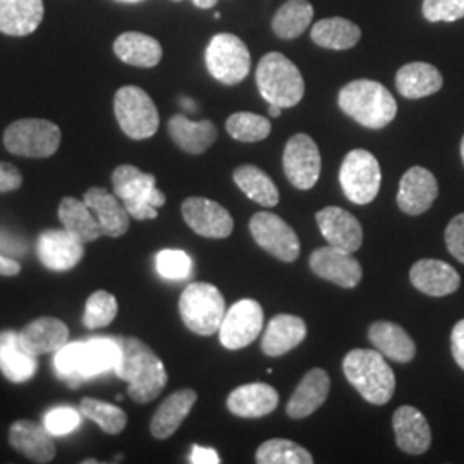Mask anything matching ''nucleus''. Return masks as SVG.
I'll return each instance as SVG.
<instances>
[{"instance_id": "1", "label": "nucleus", "mask_w": 464, "mask_h": 464, "mask_svg": "<svg viewBox=\"0 0 464 464\" xmlns=\"http://www.w3.org/2000/svg\"><path fill=\"white\" fill-rule=\"evenodd\" d=\"M122 356L114 373L128 382V394L134 402L147 404L159 398L167 385V370L162 360L136 337H119Z\"/></svg>"}, {"instance_id": "2", "label": "nucleus", "mask_w": 464, "mask_h": 464, "mask_svg": "<svg viewBox=\"0 0 464 464\" xmlns=\"http://www.w3.org/2000/svg\"><path fill=\"white\" fill-rule=\"evenodd\" d=\"M122 348L119 337H93L84 343H72L59 349L53 366L59 377L78 385L80 382L114 372L121 362Z\"/></svg>"}, {"instance_id": "3", "label": "nucleus", "mask_w": 464, "mask_h": 464, "mask_svg": "<svg viewBox=\"0 0 464 464\" xmlns=\"http://www.w3.org/2000/svg\"><path fill=\"white\" fill-rule=\"evenodd\" d=\"M337 102L346 116L370 130L385 128L398 114V103L392 93L372 80H354L343 86Z\"/></svg>"}, {"instance_id": "4", "label": "nucleus", "mask_w": 464, "mask_h": 464, "mask_svg": "<svg viewBox=\"0 0 464 464\" xmlns=\"http://www.w3.org/2000/svg\"><path fill=\"white\" fill-rule=\"evenodd\" d=\"M349 383L362 394L366 402L387 404L396 391V375L377 349H353L343 362Z\"/></svg>"}, {"instance_id": "5", "label": "nucleus", "mask_w": 464, "mask_h": 464, "mask_svg": "<svg viewBox=\"0 0 464 464\" xmlns=\"http://www.w3.org/2000/svg\"><path fill=\"white\" fill-rule=\"evenodd\" d=\"M256 86L264 100L282 109L298 105L304 97V80L298 67L281 52L262 57L256 67Z\"/></svg>"}, {"instance_id": "6", "label": "nucleus", "mask_w": 464, "mask_h": 464, "mask_svg": "<svg viewBox=\"0 0 464 464\" xmlns=\"http://www.w3.org/2000/svg\"><path fill=\"white\" fill-rule=\"evenodd\" d=\"M114 193L124 203L130 217L136 220L157 218L159 210L166 203V195L157 189L153 174H145L138 167L119 166L112 174Z\"/></svg>"}, {"instance_id": "7", "label": "nucleus", "mask_w": 464, "mask_h": 464, "mask_svg": "<svg viewBox=\"0 0 464 464\" xmlns=\"http://www.w3.org/2000/svg\"><path fill=\"white\" fill-rule=\"evenodd\" d=\"M226 299L214 284L193 282L179 298L184 325L198 335H214L226 316Z\"/></svg>"}, {"instance_id": "8", "label": "nucleus", "mask_w": 464, "mask_h": 464, "mask_svg": "<svg viewBox=\"0 0 464 464\" xmlns=\"http://www.w3.org/2000/svg\"><path fill=\"white\" fill-rule=\"evenodd\" d=\"M114 112L122 133L131 140H149L159 131V111L149 93L140 86H122L117 92Z\"/></svg>"}, {"instance_id": "9", "label": "nucleus", "mask_w": 464, "mask_h": 464, "mask_svg": "<svg viewBox=\"0 0 464 464\" xmlns=\"http://www.w3.org/2000/svg\"><path fill=\"white\" fill-rule=\"evenodd\" d=\"M339 183L346 198L356 205H368L381 191L382 170L379 160L368 150H351L339 170Z\"/></svg>"}, {"instance_id": "10", "label": "nucleus", "mask_w": 464, "mask_h": 464, "mask_svg": "<svg viewBox=\"0 0 464 464\" xmlns=\"http://www.w3.org/2000/svg\"><path fill=\"white\" fill-rule=\"evenodd\" d=\"M4 145L13 155L47 159L61 145V130L45 119H21L5 130Z\"/></svg>"}, {"instance_id": "11", "label": "nucleus", "mask_w": 464, "mask_h": 464, "mask_svg": "<svg viewBox=\"0 0 464 464\" xmlns=\"http://www.w3.org/2000/svg\"><path fill=\"white\" fill-rule=\"evenodd\" d=\"M205 63L208 72L222 84L241 83L251 69V53L236 34H218L210 40Z\"/></svg>"}, {"instance_id": "12", "label": "nucleus", "mask_w": 464, "mask_h": 464, "mask_svg": "<svg viewBox=\"0 0 464 464\" xmlns=\"http://www.w3.org/2000/svg\"><path fill=\"white\" fill-rule=\"evenodd\" d=\"M249 232L256 245L284 264L296 262L301 251L298 234L272 212H258L249 220Z\"/></svg>"}, {"instance_id": "13", "label": "nucleus", "mask_w": 464, "mask_h": 464, "mask_svg": "<svg viewBox=\"0 0 464 464\" xmlns=\"http://www.w3.org/2000/svg\"><path fill=\"white\" fill-rule=\"evenodd\" d=\"M264 329V308L255 299H241L234 303L226 312L222 325L218 329L220 344L226 349L249 346Z\"/></svg>"}, {"instance_id": "14", "label": "nucleus", "mask_w": 464, "mask_h": 464, "mask_svg": "<svg viewBox=\"0 0 464 464\" xmlns=\"http://www.w3.org/2000/svg\"><path fill=\"white\" fill-rule=\"evenodd\" d=\"M282 166L287 181L298 189H312L322 172V157L315 141L308 134L298 133L285 143Z\"/></svg>"}, {"instance_id": "15", "label": "nucleus", "mask_w": 464, "mask_h": 464, "mask_svg": "<svg viewBox=\"0 0 464 464\" xmlns=\"http://www.w3.org/2000/svg\"><path fill=\"white\" fill-rule=\"evenodd\" d=\"M181 212L189 229L208 239H226L234 229L231 214L214 199L201 197L184 199Z\"/></svg>"}, {"instance_id": "16", "label": "nucleus", "mask_w": 464, "mask_h": 464, "mask_svg": "<svg viewBox=\"0 0 464 464\" xmlns=\"http://www.w3.org/2000/svg\"><path fill=\"white\" fill-rule=\"evenodd\" d=\"M310 268L320 279L334 282L344 289L356 287L363 277V268L353 253L334 248L331 245L316 248L310 255Z\"/></svg>"}, {"instance_id": "17", "label": "nucleus", "mask_w": 464, "mask_h": 464, "mask_svg": "<svg viewBox=\"0 0 464 464\" xmlns=\"http://www.w3.org/2000/svg\"><path fill=\"white\" fill-rule=\"evenodd\" d=\"M439 197V183L425 167L408 169L399 183L398 207L406 216H421Z\"/></svg>"}, {"instance_id": "18", "label": "nucleus", "mask_w": 464, "mask_h": 464, "mask_svg": "<svg viewBox=\"0 0 464 464\" xmlns=\"http://www.w3.org/2000/svg\"><path fill=\"white\" fill-rule=\"evenodd\" d=\"M316 224L325 241L334 248L354 253L363 245V227L360 220L341 207H325L316 212Z\"/></svg>"}, {"instance_id": "19", "label": "nucleus", "mask_w": 464, "mask_h": 464, "mask_svg": "<svg viewBox=\"0 0 464 464\" xmlns=\"http://www.w3.org/2000/svg\"><path fill=\"white\" fill-rule=\"evenodd\" d=\"M83 245L66 229L42 232L38 237V258L50 270H71L83 260Z\"/></svg>"}, {"instance_id": "20", "label": "nucleus", "mask_w": 464, "mask_h": 464, "mask_svg": "<svg viewBox=\"0 0 464 464\" xmlns=\"http://www.w3.org/2000/svg\"><path fill=\"white\" fill-rule=\"evenodd\" d=\"M410 281L420 293L433 298H442L459 289L461 276L446 262L425 258L411 266Z\"/></svg>"}, {"instance_id": "21", "label": "nucleus", "mask_w": 464, "mask_h": 464, "mask_svg": "<svg viewBox=\"0 0 464 464\" xmlns=\"http://www.w3.org/2000/svg\"><path fill=\"white\" fill-rule=\"evenodd\" d=\"M279 406V392L264 382H253L234 389L227 398V410L239 418H264Z\"/></svg>"}, {"instance_id": "22", "label": "nucleus", "mask_w": 464, "mask_h": 464, "mask_svg": "<svg viewBox=\"0 0 464 464\" xmlns=\"http://www.w3.org/2000/svg\"><path fill=\"white\" fill-rule=\"evenodd\" d=\"M396 444L408 454H423L430 449L431 430L427 418L415 406H401L392 416Z\"/></svg>"}, {"instance_id": "23", "label": "nucleus", "mask_w": 464, "mask_h": 464, "mask_svg": "<svg viewBox=\"0 0 464 464\" xmlns=\"http://www.w3.org/2000/svg\"><path fill=\"white\" fill-rule=\"evenodd\" d=\"M331 392V379L329 373L322 368L310 370L296 387L295 394L285 406V413L295 420H303L314 415L318 408L329 398Z\"/></svg>"}, {"instance_id": "24", "label": "nucleus", "mask_w": 464, "mask_h": 464, "mask_svg": "<svg viewBox=\"0 0 464 464\" xmlns=\"http://www.w3.org/2000/svg\"><path fill=\"white\" fill-rule=\"evenodd\" d=\"M84 201L99 220L103 236L121 237L130 229V214L117 195L103 188H90L84 193Z\"/></svg>"}, {"instance_id": "25", "label": "nucleus", "mask_w": 464, "mask_h": 464, "mask_svg": "<svg viewBox=\"0 0 464 464\" xmlns=\"http://www.w3.org/2000/svg\"><path fill=\"white\" fill-rule=\"evenodd\" d=\"M67 339H69V329L66 324L52 316L36 318L19 332V341L23 348L30 351L34 356L57 353L59 349L66 346Z\"/></svg>"}, {"instance_id": "26", "label": "nucleus", "mask_w": 464, "mask_h": 464, "mask_svg": "<svg viewBox=\"0 0 464 464\" xmlns=\"http://www.w3.org/2000/svg\"><path fill=\"white\" fill-rule=\"evenodd\" d=\"M53 435L30 420H19L9 430V442L34 463H50L55 458Z\"/></svg>"}, {"instance_id": "27", "label": "nucleus", "mask_w": 464, "mask_h": 464, "mask_svg": "<svg viewBox=\"0 0 464 464\" xmlns=\"http://www.w3.org/2000/svg\"><path fill=\"white\" fill-rule=\"evenodd\" d=\"M308 327L303 318L296 315L281 314L276 315L266 325L264 339H262V351L270 358L284 356L285 353L298 348L304 341Z\"/></svg>"}, {"instance_id": "28", "label": "nucleus", "mask_w": 464, "mask_h": 464, "mask_svg": "<svg viewBox=\"0 0 464 464\" xmlns=\"http://www.w3.org/2000/svg\"><path fill=\"white\" fill-rule=\"evenodd\" d=\"M368 339L373 348L381 351L382 354L398 363H410L416 356L415 341L410 334L394 322L381 320L370 325Z\"/></svg>"}, {"instance_id": "29", "label": "nucleus", "mask_w": 464, "mask_h": 464, "mask_svg": "<svg viewBox=\"0 0 464 464\" xmlns=\"http://www.w3.org/2000/svg\"><path fill=\"white\" fill-rule=\"evenodd\" d=\"M44 21V0H0V32L9 36L34 34Z\"/></svg>"}, {"instance_id": "30", "label": "nucleus", "mask_w": 464, "mask_h": 464, "mask_svg": "<svg viewBox=\"0 0 464 464\" xmlns=\"http://www.w3.org/2000/svg\"><path fill=\"white\" fill-rule=\"evenodd\" d=\"M197 392L193 389H183L169 398L159 406L155 415L150 423V431L155 439H169L174 435L176 430L181 427L186 416L191 413L195 402H197Z\"/></svg>"}, {"instance_id": "31", "label": "nucleus", "mask_w": 464, "mask_h": 464, "mask_svg": "<svg viewBox=\"0 0 464 464\" xmlns=\"http://www.w3.org/2000/svg\"><path fill=\"white\" fill-rule=\"evenodd\" d=\"M169 134L179 149L189 155H201L217 140V128L212 121H189L183 114H176L169 121Z\"/></svg>"}, {"instance_id": "32", "label": "nucleus", "mask_w": 464, "mask_h": 464, "mask_svg": "<svg viewBox=\"0 0 464 464\" xmlns=\"http://www.w3.org/2000/svg\"><path fill=\"white\" fill-rule=\"evenodd\" d=\"M36 356L23 348L19 334L5 331L0 334V372L11 382L30 381L36 373Z\"/></svg>"}, {"instance_id": "33", "label": "nucleus", "mask_w": 464, "mask_h": 464, "mask_svg": "<svg viewBox=\"0 0 464 464\" xmlns=\"http://www.w3.org/2000/svg\"><path fill=\"white\" fill-rule=\"evenodd\" d=\"M444 84L440 71L427 63H410L396 74V88L404 99L418 100L437 93Z\"/></svg>"}, {"instance_id": "34", "label": "nucleus", "mask_w": 464, "mask_h": 464, "mask_svg": "<svg viewBox=\"0 0 464 464\" xmlns=\"http://www.w3.org/2000/svg\"><path fill=\"white\" fill-rule=\"evenodd\" d=\"M114 53L130 66L155 67L162 59V45L149 34L128 32L117 36Z\"/></svg>"}, {"instance_id": "35", "label": "nucleus", "mask_w": 464, "mask_h": 464, "mask_svg": "<svg viewBox=\"0 0 464 464\" xmlns=\"http://www.w3.org/2000/svg\"><path fill=\"white\" fill-rule=\"evenodd\" d=\"M59 218L66 231L83 243L97 241L102 234L99 220L84 199L66 197L59 205Z\"/></svg>"}, {"instance_id": "36", "label": "nucleus", "mask_w": 464, "mask_h": 464, "mask_svg": "<svg viewBox=\"0 0 464 464\" xmlns=\"http://www.w3.org/2000/svg\"><path fill=\"white\" fill-rule=\"evenodd\" d=\"M362 38L358 24L344 17H329L318 21L312 28V40L318 47L331 50L353 49Z\"/></svg>"}, {"instance_id": "37", "label": "nucleus", "mask_w": 464, "mask_h": 464, "mask_svg": "<svg viewBox=\"0 0 464 464\" xmlns=\"http://www.w3.org/2000/svg\"><path fill=\"white\" fill-rule=\"evenodd\" d=\"M234 183L237 184V188L248 197L253 199L255 203L272 208L279 203L281 195L276 183L270 179V176L264 172L262 169L256 166H239L234 174Z\"/></svg>"}, {"instance_id": "38", "label": "nucleus", "mask_w": 464, "mask_h": 464, "mask_svg": "<svg viewBox=\"0 0 464 464\" xmlns=\"http://www.w3.org/2000/svg\"><path fill=\"white\" fill-rule=\"evenodd\" d=\"M314 5L308 0H287L272 19V30L282 40H295L310 28Z\"/></svg>"}, {"instance_id": "39", "label": "nucleus", "mask_w": 464, "mask_h": 464, "mask_svg": "<svg viewBox=\"0 0 464 464\" xmlns=\"http://www.w3.org/2000/svg\"><path fill=\"white\" fill-rule=\"evenodd\" d=\"M258 464H312L310 450L287 439H270L264 442L255 456Z\"/></svg>"}, {"instance_id": "40", "label": "nucleus", "mask_w": 464, "mask_h": 464, "mask_svg": "<svg viewBox=\"0 0 464 464\" xmlns=\"http://www.w3.org/2000/svg\"><path fill=\"white\" fill-rule=\"evenodd\" d=\"M80 411L84 418L95 421L109 435L121 433L128 423V416L119 406L99 399L84 398L80 404Z\"/></svg>"}, {"instance_id": "41", "label": "nucleus", "mask_w": 464, "mask_h": 464, "mask_svg": "<svg viewBox=\"0 0 464 464\" xmlns=\"http://www.w3.org/2000/svg\"><path fill=\"white\" fill-rule=\"evenodd\" d=\"M226 130L237 141L256 143L268 138L272 131V124L266 117L253 112H236L227 119Z\"/></svg>"}, {"instance_id": "42", "label": "nucleus", "mask_w": 464, "mask_h": 464, "mask_svg": "<svg viewBox=\"0 0 464 464\" xmlns=\"http://www.w3.org/2000/svg\"><path fill=\"white\" fill-rule=\"evenodd\" d=\"M117 299L114 295L107 291H97L93 293L84 308L83 324L86 329L95 331L111 325L117 316Z\"/></svg>"}, {"instance_id": "43", "label": "nucleus", "mask_w": 464, "mask_h": 464, "mask_svg": "<svg viewBox=\"0 0 464 464\" xmlns=\"http://www.w3.org/2000/svg\"><path fill=\"white\" fill-rule=\"evenodd\" d=\"M157 272L169 281H184L193 272V262L189 255L181 249H162L157 258Z\"/></svg>"}, {"instance_id": "44", "label": "nucleus", "mask_w": 464, "mask_h": 464, "mask_svg": "<svg viewBox=\"0 0 464 464\" xmlns=\"http://www.w3.org/2000/svg\"><path fill=\"white\" fill-rule=\"evenodd\" d=\"M82 411H76L69 406H59L45 416V429L52 435H67L82 425Z\"/></svg>"}, {"instance_id": "45", "label": "nucleus", "mask_w": 464, "mask_h": 464, "mask_svg": "<svg viewBox=\"0 0 464 464\" xmlns=\"http://www.w3.org/2000/svg\"><path fill=\"white\" fill-rule=\"evenodd\" d=\"M423 16L430 23L463 19L464 0H423Z\"/></svg>"}, {"instance_id": "46", "label": "nucleus", "mask_w": 464, "mask_h": 464, "mask_svg": "<svg viewBox=\"0 0 464 464\" xmlns=\"http://www.w3.org/2000/svg\"><path fill=\"white\" fill-rule=\"evenodd\" d=\"M444 239L449 253L464 266V214L454 217L449 222Z\"/></svg>"}, {"instance_id": "47", "label": "nucleus", "mask_w": 464, "mask_h": 464, "mask_svg": "<svg viewBox=\"0 0 464 464\" xmlns=\"http://www.w3.org/2000/svg\"><path fill=\"white\" fill-rule=\"evenodd\" d=\"M26 249H28V246L21 237L0 229V253L2 255L11 256V258L13 256H23L26 253Z\"/></svg>"}, {"instance_id": "48", "label": "nucleus", "mask_w": 464, "mask_h": 464, "mask_svg": "<svg viewBox=\"0 0 464 464\" xmlns=\"http://www.w3.org/2000/svg\"><path fill=\"white\" fill-rule=\"evenodd\" d=\"M21 184H23V176L16 167L7 162H0V193L16 191Z\"/></svg>"}, {"instance_id": "49", "label": "nucleus", "mask_w": 464, "mask_h": 464, "mask_svg": "<svg viewBox=\"0 0 464 464\" xmlns=\"http://www.w3.org/2000/svg\"><path fill=\"white\" fill-rule=\"evenodd\" d=\"M450 351L458 366L464 370V318L459 320L450 334Z\"/></svg>"}, {"instance_id": "50", "label": "nucleus", "mask_w": 464, "mask_h": 464, "mask_svg": "<svg viewBox=\"0 0 464 464\" xmlns=\"http://www.w3.org/2000/svg\"><path fill=\"white\" fill-rule=\"evenodd\" d=\"M189 461L193 464H218L220 463V458H218V454L214 449L195 446Z\"/></svg>"}, {"instance_id": "51", "label": "nucleus", "mask_w": 464, "mask_h": 464, "mask_svg": "<svg viewBox=\"0 0 464 464\" xmlns=\"http://www.w3.org/2000/svg\"><path fill=\"white\" fill-rule=\"evenodd\" d=\"M19 272H21V266L17 264L16 260L0 253V276L13 277V276H17Z\"/></svg>"}, {"instance_id": "52", "label": "nucleus", "mask_w": 464, "mask_h": 464, "mask_svg": "<svg viewBox=\"0 0 464 464\" xmlns=\"http://www.w3.org/2000/svg\"><path fill=\"white\" fill-rule=\"evenodd\" d=\"M193 4L199 9H210L217 4V0H193Z\"/></svg>"}, {"instance_id": "53", "label": "nucleus", "mask_w": 464, "mask_h": 464, "mask_svg": "<svg viewBox=\"0 0 464 464\" xmlns=\"http://www.w3.org/2000/svg\"><path fill=\"white\" fill-rule=\"evenodd\" d=\"M282 112V107H279V105H270L268 107V114L272 117H279L281 116Z\"/></svg>"}, {"instance_id": "54", "label": "nucleus", "mask_w": 464, "mask_h": 464, "mask_svg": "<svg viewBox=\"0 0 464 464\" xmlns=\"http://www.w3.org/2000/svg\"><path fill=\"white\" fill-rule=\"evenodd\" d=\"M183 105L186 107V109H188V111H191V112L197 109V105H195L193 102H189L188 99L183 100Z\"/></svg>"}, {"instance_id": "55", "label": "nucleus", "mask_w": 464, "mask_h": 464, "mask_svg": "<svg viewBox=\"0 0 464 464\" xmlns=\"http://www.w3.org/2000/svg\"><path fill=\"white\" fill-rule=\"evenodd\" d=\"M461 159H463V164H464V136H463V140H461Z\"/></svg>"}, {"instance_id": "56", "label": "nucleus", "mask_w": 464, "mask_h": 464, "mask_svg": "<svg viewBox=\"0 0 464 464\" xmlns=\"http://www.w3.org/2000/svg\"><path fill=\"white\" fill-rule=\"evenodd\" d=\"M117 2H130V4H136V2H141V0H117Z\"/></svg>"}, {"instance_id": "57", "label": "nucleus", "mask_w": 464, "mask_h": 464, "mask_svg": "<svg viewBox=\"0 0 464 464\" xmlns=\"http://www.w3.org/2000/svg\"><path fill=\"white\" fill-rule=\"evenodd\" d=\"M176 2H179V0H176Z\"/></svg>"}]
</instances>
